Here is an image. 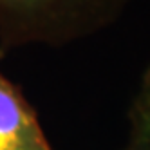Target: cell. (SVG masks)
<instances>
[{
	"mask_svg": "<svg viewBox=\"0 0 150 150\" xmlns=\"http://www.w3.org/2000/svg\"><path fill=\"white\" fill-rule=\"evenodd\" d=\"M132 0H0V52L63 47L116 24Z\"/></svg>",
	"mask_w": 150,
	"mask_h": 150,
	"instance_id": "cell-1",
	"label": "cell"
},
{
	"mask_svg": "<svg viewBox=\"0 0 150 150\" xmlns=\"http://www.w3.org/2000/svg\"><path fill=\"white\" fill-rule=\"evenodd\" d=\"M6 54L0 52V62ZM0 150H54L35 107L0 69Z\"/></svg>",
	"mask_w": 150,
	"mask_h": 150,
	"instance_id": "cell-2",
	"label": "cell"
},
{
	"mask_svg": "<svg viewBox=\"0 0 150 150\" xmlns=\"http://www.w3.org/2000/svg\"><path fill=\"white\" fill-rule=\"evenodd\" d=\"M128 141H150V65L145 69L139 87L128 109Z\"/></svg>",
	"mask_w": 150,
	"mask_h": 150,
	"instance_id": "cell-3",
	"label": "cell"
},
{
	"mask_svg": "<svg viewBox=\"0 0 150 150\" xmlns=\"http://www.w3.org/2000/svg\"><path fill=\"white\" fill-rule=\"evenodd\" d=\"M123 150H150V141L145 143H136V141H128Z\"/></svg>",
	"mask_w": 150,
	"mask_h": 150,
	"instance_id": "cell-4",
	"label": "cell"
}]
</instances>
